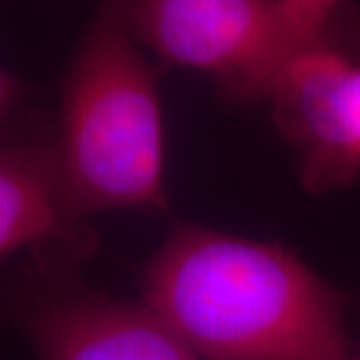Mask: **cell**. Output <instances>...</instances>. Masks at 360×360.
<instances>
[{
	"label": "cell",
	"mask_w": 360,
	"mask_h": 360,
	"mask_svg": "<svg viewBox=\"0 0 360 360\" xmlns=\"http://www.w3.org/2000/svg\"><path fill=\"white\" fill-rule=\"evenodd\" d=\"M142 302L200 360H356L348 296L284 248L174 224L144 264Z\"/></svg>",
	"instance_id": "obj_1"
},
{
	"label": "cell",
	"mask_w": 360,
	"mask_h": 360,
	"mask_svg": "<svg viewBox=\"0 0 360 360\" xmlns=\"http://www.w3.org/2000/svg\"><path fill=\"white\" fill-rule=\"evenodd\" d=\"M130 13L132 0H98L54 122L66 198L82 220L116 208H170L156 78Z\"/></svg>",
	"instance_id": "obj_2"
},
{
	"label": "cell",
	"mask_w": 360,
	"mask_h": 360,
	"mask_svg": "<svg viewBox=\"0 0 360 360\" xmlns=\"http://www.w3.org/2000/svg\"><path fill=\"white\" fill-rule=\"evenodd\" d=\"M130 20L139 44L214 77L238 103L266 101L295 54L274 0H132Z\"/></svg>",
	"instance_id": "obj_3"
},
{
	"label": "cell",
	"mask_w": 360,
	"mask_h": 360,
	"mask_svg": "<svg viewBox=\"0 0 360 360\" xmlns=\"http://www.w3.org/2000/svg\"><path fill=\"white\" fill-rule=\"evenodd\" d=\"M6 307L37 360H200L144 302L116 300L75 272L26 266Z\"/></svg>",
	"instance_id": "obj_4"
},
{
	"label": "cell",
	"mask_w": 360,
	"mask_h": 360,
	"mask_svg": "<svg viewBox=\"0 0 360 360\" xmlns=\"http://www.w3.org/2000/svg\"><path fill=\"white\" fill-rule=\"evenodd\" d=\"M266 101L296 174L309 194L347 188L360 179V60L328 40L295 52Z\"/></svg>",
	"instance_id": "obj_5"
},
{
	"label": "cell",
	"mask_w": 360,
	"mask_h": 360,
	"mask_svg": "<svg viewBox=\"0 0 360 360\" xmlns=\"http://www.w3.org/2000/svg\"><path fill=\"white\" fill-rule=\"evenodd\" d=\"M0 150V252L25 250L32 269L75 272L98 250V234L68 205L56 124L18 112Z\"/></svg>",
	"instance_id": "obj_6"
},
{
	"label": "cell",
	"mask_w": 360,
	"mask_h": 360,
	"mask_svg": "<svg viewBox=\"0 0 360 360\" xmlns=\"http://www.w3.org/2000/svg\"><path fill=\"white\" fill-rule=\"evenodd\" d=\"M295 52L328 40V28L347 0H274Z\"/></svg>",
	"instance_id": "obj_7"
},
{
	"label": "cell",
	"mask_w": 360,
	"mask_h": 360,
	"mask_svg": "<svg viewBox=\"0 0 360 360\" xmlns=\"http://www.w3.org/2000/svg\"><path fill=\"white\" fill-rule=\"evenodd\" d=\"M356 360H360V354H359V356H356Z\"/></svg>",
	"instance_id": "obj_8"
}]
</instances>
